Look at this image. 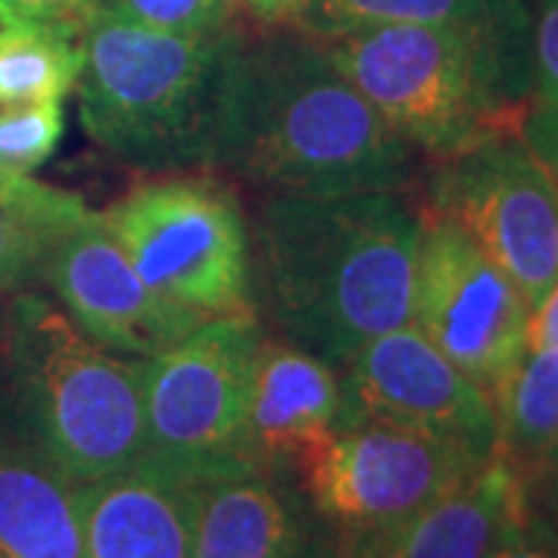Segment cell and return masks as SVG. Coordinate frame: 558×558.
I'll use <instances>...</instances> for the list:
<instances>
[{
    "label": "cell",
    "instance_id": "obj_10",
    "mask_svg": "<svg viewBox=\"0 0 558 558\" xmlns=\"http://www.w3.org/2000/svg\"><path fill=\"white\" fill-rule=\"evenodd\" d=\"M418 215L410 323L490 395L527 348L531 304L457 223Z\"/></svg>",
    "mask_w": 558,
    "mask_h": 558
},
{
    "label": "cell",
    "instance_id": "obj_20",
    "mask_svg": "<svg viewBox=\"0 0 558 558\" xmlns=\"http://www.w3.org/2000/svg\"><path fill=\"white\" fill-rule=\"evenodd\" d=\"M81 38L69 25L0 20V106L65 100L84 69Z\"/></svg>",
    "mask_w": 558,
    "mask_h": 558
},
{
    "label": "cell",
    "instance_id": "obj_5",
    "mask_svg": "<svg viewBox=\"0 0 558 558\" xmlns=\"http://www.w3.org/2000/svg\"><path fill=\"white\" fill-rule=\"evenodd\" d=\"M0 425L75 484L134 469L146 453L143 360L94 344L40 289L10 292L0 332Z\"/></svg>",
    "mask_w": 558,
    "mask_h": 558
},
{
    "label": "cell",
    "instance_id": "obj_28",
    "mask_svg": "<svg viewBox=\"0 0 558 558\" xmlns=\"http://www.w3.org/2000/svg\"><path fill=\"white\" fill-rule=\"evenodd\" d=\"M531 509L558 531V444L524 475Z\"/></svg>",
    "mask_w": 558,
    "mask_h": 558
},
{
    "label": "cell",
    "instance_id": "obj_29",
    "mask_svg": "<svg viewBox=\"0 0 558 558\" xmlns=\"http://www.w3.org/2000/svg\"><path fill=\"white\" fill-rule=\"evenodd\" d=\"M527 344L531 348H558V286L543 299L537 311H531Z\"/></svg>",
    "mask_w": 558,
    "mask_h": 558
},
{
    "label": "cell",
    "instance_id": "obj_1",
    "mask_svg": "<svg viewBox=\"0 0 558 558\" xmlns=\"http://www.w3.org/2000/svg\"><path fill=\"white\" fill-rule=\"evenodd\" d=\"M215 174H233L260 196L410 193L422 153L341 75L317 38L295 28L242 38Z\"/></svg>",
    "mask_w": 558,
    "mask_h": 558
},
{
    "label": "cell",
    "instance_id": "obj_4",
    "mask_svg": "<svg viewBox=\"0 0 558 558\" xmlns=\"http://www.w3.org/2000/svg\"><path fill=\"white\" fill-rule=\"evenodd\" d=\"M240 28L171 35L97 7L84 25L78 112L87 137L149 174L215 171Z\"/></svg>",
    "mask_w": 558,
    "mask_h": 558
},
{
    "label": "cell",
    "instance_id": "obj_21",
    "mask_svg": "<svg viewBox=\"0 0 558 558\" xmlns=\"http://www.w3.org/2000/svg\"><path fill=\"white\" fill-rule=\"evenodd\" d=\"M521 22H531L521 0H311L295 28L314 38H336L379 25L509 28Z\"/></svg>",
    "mask_w": 558,
    "mask_h": 558
},
{
    "label": "cell",
    "instance_id": "obj_9",
    "mask_svg": "<svg viewBox=\"0 0 558 558\" xmlns=\"http://www.w3.org/2000/svg\"><path fill=\"white\" fill-rule=\"evenodd\" d=\"M418 211L457 223L531 311L558 286V183L519 131L432 161Z\"/></svg>",
    "mask_w": 558,
    "mask_h": 558
},
{
    "label": "cell",
    "instance_id": "obj_32",
    "mask_svg": "<svg viewBox=\"0 0 558 558\" xmlns=\"http://www.w3.org/2000/svg\"><path fill=\"white\" fill-rule=\"evenodd\" d=\"M3 304H7V292H0V332H3Z\"/></svg>",
    "mask_w": 558,
    "mask_h": 558
},
{
    "label": "cell",
    "instance_id": "obj_19",
    "mask_svg": "<svg viewBox=\"0 0 558 558\" xmlns=\"http://www.w3.org/2000/svg\"><path fill=\"white\" fill-rule=\"evenodd\" d=\"M497 453L521 478L558 444V348H524L515 366L490 391Z\"/></svg>",
    "mask_w": 558,
    "mask_h": 558
},
{
    "label": "cell",
    "instance_id": "obj_27",
    "mask_svg": "<svg viewBox=\"0 0 558 558\" xmlns=\"http://www.w3.org/2000/svg\"><path fill=\"white\" fill-rule=\"evenodd\" d=\"M519 134L558 183V106H531L521 119Z\"/></svg>",
    "mask_w": 558,
    "mask_h": 558
},
{
    "label": "cell",
    "instance_id": "obj_23",
    "mask_svg": "<svg viewBox=\"0 0 558 558\" xmlns=\"http://www.w3.org/2000/svg\"><path fill=\"white\" fill-rule=\"evenodd\" d=\"M109 13L171 35H218L236 28L233 0H100Z\"/></svg>",
    "mask_w": 558,
    "mask_h": 558
},
{
    "label": "cell",
    "instance_id": "obj_18",
    "mask_svg": "<svg viewBox=\"0 0 558 558\" xmlns=\"http://www.w3.org/2000/svg\"><path fill=\"white\" fill-rule=\"evenodd\" d=\"M87 215L78 193L0 165V292L38 289L50 245Z\"/></svg>",
    "mask_w": 558,
    "mask_h": 558
},
{
    "label": "cell",
    "instance_id": "obj_16",
    "mask_svg": "<svg viewBox=\"0 0 558 558\" xmlns=\"http://www.w3.org/2000/svg\"><path fill=\"white\" fill-rule=\"evenodd\" d=\"M87 558H190L193 487L137 462L78 484Z\"/></svg>",
    "mask_w": 558,
    "mask_h": 558
},
{
    "label": "cell",
    "instance_id": "obj_11",
    "mask_svg": "<svg viewBox=\"0 0 558 558\" xmlns=\"http://www.w3.org/2000/svg\"><path fill=\"white\" fill-rule=\"evenodd\" d=\"M38 289L94 344L131 360L159 357L205 323L140 277L100 211L72 223L50 245Z\"/></svg>",
    "mask_w": 558,
    "mask_h": 558
},
{
    "label": "cell",
    "instance_id": "obj_13",
    "mask_svg": "<svg viewBox=\"0 0 558 558\" xmlns=\"http://www.w3.org/2000/svg\"><path fill=\"white\" fill-rule=\"evenodd\" d=\"M190 558H326V527L279 469L193 484Z\"/></svg>",
    "mask_w": 558,
    "mask_h": 558
},
{
    "label": "cell",
    "instance_id": "obj_30",
    "mask_svg": "<svg viewBox=\"0 0 558 558\" xmlns=\"http://www.w3.org/2000/svg\"><path fill=\"white\" fill-rule=\"evenodd\" d=\"M236 10L245 13L248 20L264 22V25H279V13H277V0H233Z\"/></svg>",
    "mask_w": 558,
    "mask_h": 558
},
{
    "label": "cell",
    "instance_id": "obj_25",
    "mask_svg": "<svg viewBox=\"0 0 558 558\" xmlns=\"http://www.w3.org/2000/svg\"><path fill=\"white\" fill-rule=\"evenodd\" d=\"M487 558H558V531L527 502V509L506 527Z\"/></svg>",
    "mask_w": 558,
    "mask_h": 558
},
{
    "label": "cell",
    "instance_id": "obj_15",
    "mask_svg": "<svg viewBox=\"0 0 558 558\" xmlns=\"http://www.w3.org/2000/svg\"><path fill=\"white\" fill-rule=\"evenodd\" d=\"M341 422L339 366L292 341L267 336L248 385L245 440L260 469L289 472L292 462Z\"/></svg>",
    "mask_w": 558,
    "mask_h": 558
},
{
    "label": "cell",
    "instance_id": "obj_3",
    "mask_svg": "<svg viewBox=\"0 0 558 558\" xmlns=\"http://www.w3.org/2000/svg\"><path fill=\"white\" fill-rule=\"evenodd\" d=\"M317 40L381 119L432 161L519 131L534 102L531 22L379 25Z\"/></svg>",
    "mask_w": 558,
    "mask_h": 558
},
{
    "label": "cell",
    "instance_id": "obj_14",
    "mask_svg": "<svg viewBox=\"0 0 558 558\" xmlns=\"http://www.w3.org/2000/svg\"><path fill=\"white\" fill-rule=\"evenodd\" d=\"M527 509L521 472L499 453L416 515L366 534H329L326 558H487Z\"/></svg>",
    "mask_w": 558,
    "mask_h": 558
},
{
    "label": "cell",
    "instance_id": "obj_22",
    "mask_svg": "<svg viewBox=\"0 0 558 558\" xmlns=\"http://www.w3.org/2000/svg\"><path fill=\"white\" fill-rule=\"evenodd\" d=\"M65 131L62 102L0 106V165L32 174L53 159Z\"/></svg>",
    "mask_w": 558,
    "mask_h": 558
},
{
    "label": "cell",
    "instance_id": "obj_12",
    "mask_svg": "<svg viewBox=\"0 0 558 558\" xmlns=\"http://www.w3.org/2000/svg\"><path fill=\"white\" fill-rule=\"evenodd\" d=\"M341 422L381 416L497 453L490 395L440 354L413 323L369 339L339 366Z\"/></svg>",
    "mask_w": 558,
    "mask_h": 558
},
{
    "label": "cell",
    "instance_id": "obj_2",
    "mask_svg": "<svg viewBox=\"0 0 558 558\" xmlns=\"http://www.w3.org/2000/svg\"><path fill=\"white\" fill-rule=\"evenodd\" d=\"M248 230L255 311L279 339L341 366L410 323L422 215L407 193L260 196Z\"/></svg>",
    "mask_w": 558,
    "mask_h": 558
},
{
    "label": "cell",
    "instance_id": "obj_17",
    "mask_svg": "<svg viewBox=\"0 0 558 558\" xmlns=\"http://www.w3.org/2000/svg\"><path fill=\"white\" fill-rule=\"evenodd\" d=\"M0 558H87L78 484L3 425Z\"/></svg>",
    "mask_w": 558,
    "mask_h": 558
},
{
    "label": "cell",
    "instance_id": "obj_31",
    "mask_svg": "<svg viewBox=\"0 0 558 558\" xmlns=\"http://www.w3.org/2000/svg\"><path fill=\"white\" fill-rule=\"evenodd\" d=\"M307 7H311V0H277L279 25H299Z\"/></svg>",
    "mask_w": 558,
    "mask_h": 558
},
{
    "label": "cell",
    "instance_id": "obj_8",
    "mask_svg": "<svg viewBox=\"0 0 558 558\" xmlns=\"http://www.w3.org/2000/svg\"><path fill=\"white\" fill-rule=\"evenodd\" d=\"M490 457L428 428L360 416L304 450L289 475L329 534H366L416 515Z\"/></svg>",
    "mask_w": 558,
    "mask_h": 558
},
{
    "label": "cell",
    "instance_id": "obj_7",
    "mask_svg": "<svg viewBox=\"0 0 558 558\" xmlns=\"http://www.w3.org/2000/svg\"><path fill=\"white\" fill-rule=\"evenodd\" d=\"M264 332L258 314L211 317L165 354L143 360V462L190 487L258 465L245 413Z\"/></svg>",
    "mask_w": 558,
    "mask_h": 558
},
{
    "label": "cell",
    "instance_id": "obj_6",
    "mask_svg": "<svg viewBox=\"0 0 558 558\" xmlns=\"http://www.w3.org/2000/svg\"><path fill=\"white\" fill-rule=\"evenodd\" d=\"M100 218L165 299L205 319L258 314L248 215L215 171L156 174L102 208Z\"/></svg>",
    "mask_w": 558,
    "mask_h": 558
},
{
    "label": "cell",
    "instance_id": "obj_24",
    "mask_svg": "<svg viewBox=\"0 0 558 558\" xmlns=\"http://www.w3.org/2000/svg\"><path fill=\"white\" fill-rule=\"evenodd\" d=\"M531 106H558V0L531 13Z\"/></svg>",
    "mask_w": 558,
    "mask_h": 558
},
{
    "label": "cell",
    "instance_id": "obj_26",
    "mask_svg": "<svg viewBox=\"0 0 558 558\" xmlns=\"http://www.w3.org/2000/svg\"><path fill=\"white\" fill-rule=\"evenodd\" d=\"M97 7L100 0H0V20L50 22L84 32Z\"/></svg>",
    "mask_w": 558,
    "mask_h": 558
}]
</instances>
